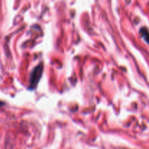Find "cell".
Instances as JSON below:
<instances>
[{"mask_svg": "<svg viewBox=\"0 0 149 149\" xmlns=\"http://www.w3.org/2000/svg\"><path fill=\"white\" fill-rule=\"evenodd\" d=\"M42 71H43V65L40 64L33 69L31 76L30 79V89H33L36 87L41 77H42Z\"/></svg>", "mask_w": 149, "mask_h": 149, "instance_id": "cell-1", "label": "cell"}, {"mask_svg": "<svg viewBox=\"0 0 149 149\" xmlns=\"http://www.w3.org/2000/svg\"><path fill=\"white\" fill-rule=\"evenodd\" d=\"M141 33L144 39L148 42V44H149V31L148 29L146 28H142L141 29Z\"/></svg>", "mask_w": 149, "mask_h": 149, "instance_id": "cell-2", "label": "cell"}]
</instances>
